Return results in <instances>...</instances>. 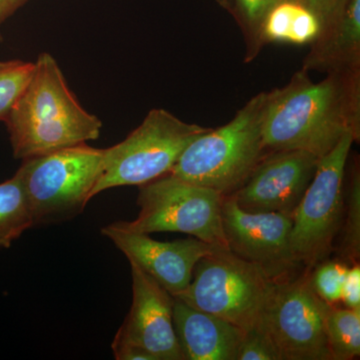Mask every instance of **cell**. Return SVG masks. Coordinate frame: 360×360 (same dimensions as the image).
I'll use <instances>...</instances> for the list:
<instances>
[{"label":"cell","mask_w":360,"mask_h":360,"mask_svg":"<svg viewBox=\"0 0 360 360\" xmlns=\"http://www.w3.org/2000/svg\"><path fill=\"white\" fill-rule=\"evenodd\" d=\"M360 139V70L329 72L314 82L300 70L269 91L262 141L265 153L302 150L321 158L345 134Z\"/></svg>","instance_id":"1"},{"label":"cell","mask_w":360,"mask_h":360,"mask_svg":"<svg viewBox=\"0 0 360 360\" xmlns=\"http://www.w3.org/2000/svg\"><path fill=\"white\" fill-rule=\"evenodd\" d=\"M4 122L14 158L22 160L96 141L103 129L101 120L78 103L47 52L35 61L30 82Z\"/></svg>","instance_id":"2"},{"label":"cell","mask_w":360,"mask_h":360,"mask_svg":"<svg viewBox=\"0 0 360 360\" xmlns=\"http://www.w3.org/2000/svg\"><path fill=\"white\" fill-rule=\"evenodd\" d=\"M269 91L253 96L234 117L191 141L170 174L231 195L243 186L257 163L266 155L262 122Z\"/></svg>","instance_id":"3"},{"label":"cell","mask_w":360,"mask_h":360,"mask_svg":"<svg viewBox=\"0 0 360 360\" xmlns=\"http://www.w3.org/2000/svg\"><path fill=\"white\" fill-rule=\"evenodd\" d=\"M105 148L78 144L23 160L18 170L34 226L68 221L84 212L103 172Z\"/></svg>","instance_id":"4"},{"label":"cell","mask_w":360,"mask_h":360,"mask_svg":"<svg viewBox=\"0 0 360 360\" xmlns=\"http://www.w3.org/2000/svg\"><path fill=\"white\" fill-rule=\"evenodd\" d=\"M276 281L257 265L219 248L201 258L188 288L175 297L248 331L262 326Z\"/></svg>","instance_id":"5"},{"label":"cell","mask_w":360,"mask_h":360,"mask_svg":"<svg viewBox=\"0 0 360 360\" xmlns=\"http://www.w3.org/2000/svg\"><path fill=\"white\" fill-rule=\"evenodd\" d=\"M210 127L184 122L162 108L149 111L129 136L105 148L94 196L113 187L139 186L169 174L186 146Z\"/></svg>","instance_id":"6"},{"label":"cell","mask_w":360,"mask_h":360,"mask_svg":"<svg viewBox=\"0 0 360 360\" xmlns=\"http://www.w3.org/2000/svg\"><path fill=\"white\" fill-rule=\"evenodd\" d=\"M224 198L213 189L167 174L139 186V217L134 221L120 222L129 231L181 232L229 250L222 225Z\"/></svg>","instance_id":"7"},{"label":"cell","mask_w":360,"mask_h":360,"mask_svg":"<svg viewBox=\"0 0 360 360\" xmlns=\"http://www.w3.org/2000/svg\"><path fill=\"white\" fill-rule=\"evenodd\" d=\"M355 139L345 134L319 160L314 179L292 213L290 250L307 270L326 260L340 232L345 210V175Z\"/></svg>","instance_id":"8"},{"label":"cell","mask_w":360,"mask_h":360,"mask_svg":"<svg viewBox=\"0 0 360 360\" xmlns=\"http://www.w3.org/2000/svg\"><path fill=\"white\" fill-rule=\"evenodd\" d=\"M329 305L312 290L307 274L276 281L262 326L281 360H333L326 330Z\"/></svg>","instance_id":"9"},{"label":"cell","mask_w":360,"mask_h":360,"mask_svg":"<svg viewBox=\"0 0 360 360\" xmlns=\"http://www.w3.org/2000/svg\"><path fill=\"white\" fill-rule=\"evenodd\" d=\"M221 217L229 250L236 257L257 265L274 281L288 278L300 269L290 250L292 215L246 212L227 195Z\"/></svg>","instance_id":"10"},{"label":"cell","mask_w":360,"mask_h":360,"mask_svg":"<svg viewBox=\"0 0 360 360\" xmlns=\"http://www.w3.org/2000/svg\"><path fill=\"white\" fill-rule=\"evenodd\" d=\"M319 160L302 150L269 153L231 195L246 212L292 215L314 179Z\"/></svg>","instance_id":"11"},{"label":"cell","mask_w":360,"mask_h":360,"mask_svg":"<svg viewBox=\"0 0 360 360\" xmlns=\"http://www.w3.org/2000/svg\"><path fill=\"white\" fill-rule=\"evenodd\" d=\"M101 233L112 241L129 264L153 277L174 297L188 288L201 258L220 248L193 236L168 243L155 240L148 234L125 229L120 221L103 227Z\"/></svg>","instance_id":"12"},{"label":"cell","mask_w":360,"mask_h":360,"mask_svg":"<svg viewBox=\"0 0 360 360\" xmlns=\"http://www.w3.org/2000/svg\"><path fill=\"white\" fill-rule=\"evenodd\" d=\"M130 267L131 307L113 341L142 348L155 360H184L175 335L174 296L136 265Z\"/></svg>","instance_id":"13"},{"label":"cell","mask_w":360,"mask_h":360,"mask_svg":"<svg viewBox=\"0 0 360 360\" xmlns=\"http://www.w3.org/2000/svg\"><path fill=\"white\" fill-rule=\"evenodd\" d=\"M174 326L184 360H238L245 331L174 297Z\"/></svg>","instance_id":"14"},{"label":"cell","mask_w":360,"mask_h":360,"mask_svg":"<svg viewBox=\"0 0 360 360\" xmlns=\"http://www.w3.org/2000/svg\"><path fill=\"white\" fill-rule=\"evenodd\" d=\"M302 70L329 72L360 70V0H348L333 22L310 44Z\"/></svg>","instance_id":"15"},{"label":"cell","mask_w":360,"mask_h":360,"mask_svg":"<svg viewBox=\"0 0 360 360\" xmlns=\"http://www.w3.org/2000/svg\"><path fill=\"white\" fill-rule=\"evenodd\" d=\"M319 18L297 0H283L270 11L262 26L264 44H310L319 37Z\"/></svg>","instance_id":"16"},{"label":"cell","mask_w":360,"mask_h":360,"mask_svg":"<svg viewBox=\"0 0 360 360\" xmlns=\"http://www.w3.org/2000/svg\"><path fill=\"white\" fill-rule=\"evenodd\" d=\"M34 226L32 208L20 175L0 184V248H9Z\"/></svg>","instance_id":"17"},{"label":"cell","mask_w":360,"mask_h":360,"mask_svg":"<svg viewBox=\"0 0 360 360\" xmlns=\"http://www.w3.org/2000/svg\"><path fill=\"white\" fill-rule=\"evenodd\" d=\"M326 338L333 360H352L360 355V309H335L326 315Z\"/></svg>","instance_id":"18"},{"label":"cell","mask_w":360,"mask_h":360,"mask_svg":"<svg viewBox=\"0 0 360 360\" xmlns=\"http://www.w3.org/2000/svg\"><path fill=\"white\" fill-rule=\"evenodd\" d=\"M352 162L349 184L345 187V210L338 250L340 260L348 265L359 264L360 255V169L359 160Z\"/></svg>","instance_id":"19"},{"label":"cell","mask_w":360,"mask_h":360,"mask_svg":"<svg viewBox=\"0 0 360 360\" xmlns=\"http://www.w3.org/2000/svg\"><path fill=\"white\" fill-rule=\"evenodd\" d=\"M283 0H232L231 15L245 44V63H252L264 49L262 26L267 14Z\"/></svg>","instance_id":"20"},{"label":"cell","mask_w":360,"mask_h":360,"mask_svg":"<svg viewBox=\"0 0 360 360\" xmlns=\"http://www.w3.org/2000/svg\"><path fill=\"white\" fill-rule=\"evenodd\" d=\"M34 63L0 61V120L6 122L32 77Z\"/></svg>","instance_id":"21"},{"label":"cell","mask_w":360,"mask_h":360,"mask_svg":"<svg viewBox=\"0 0 360 360\" xmlns=\"http://www.w3.org/2000/svg\"><path fill=\"white\" fill-rule=\"evenodd\" d=\"M348 266L341 260H324L314 267V274L309 276L310 285L323 302L330 305L341 302Z\"/></svg>","instance_id":"22"},{"label":"cell","mask_w":360,"mask_h":360,"mask_svg":"<svg viewBox=\"0 0 360 360\" xmlns=\"http://www.w3.org/2000/svg\"><path fill=\"white\" fill-rule=\"evenodd\" d=\"M238 360H281V357L269 335L260 326L245 331Z\"/></svg>","instance_id":"23"},{"label":"cell","mask_w":360,"mask_h":360,"mask_svg":"<svg viewBox=\"0 0 360 360\" xmlns=\"http://www.w3.org/2000/svg\"><path fill=\"white\" fill-rule=\"evenodd\" d=\"M319 18L321 32L338 18L348 0H297Z\"/></svg>","instance_id":"24"},{"label":"cell","mask_w":360,"mask_h":360,"mask_svg":"<svg viewBox=\"0 0 360 360\" xmlns=\"http://www.w3.org/2000/svg\"><path fill=\"white\" fill-rule=\"evenodd\" d=\"M341 302L348 309H360V267L359 264L349 265L342 288Z\"/></svg>","instance_id":"25"},{"label":"cell","mask_w":360,"mask_h":360,"mask_svg":"<svg viewBox=\"0 0 360 360\" xmlns=\"http://www.w3.org/2000/svg\"><path fill=\"white\" fill-rule=\"evenodd\" d=\"M28 0H0V25Z\"/></svg>","instance_id":"26"},{"label":"cell","mask_w":360,"mask_h":360,"mask_svg":"<svg viewBox=\"0 0 360 360\" xmlns=\"http://www.w3.org/2000/svg\"><path fill=\"white\" fill-rule=\"evenodd\" d=\"M217 4L222 8L225 9L227 13H231L232 0H217Z\"/></svg>","instance_id":"27"},{"label":"cell","mask_w":360,"mask_h":360,"mask_svg":"<svg viewBox=\"0 0 360 360\" xmlns=\"http://www.w3.org/2000/svg\"><path fill=\"white\" fill-rule=\"evenodd\" d=\"M2 41V35L1 33H0V44H1Z\"/></svg>","instance_id":"28"}]
</instances>
